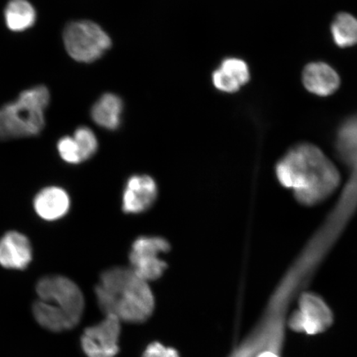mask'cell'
<instances>
[{"instance_id": "21", "label": "cell", "mask_w": 357, "mask_h": 357, "mask_svg": "<svg viewBox=\"0 0 357 357\" xmlns=\"http://www.w3.org/2000/svg\"><path fill=\"white\" fill-rule=\"evenodd\" d=\"M142 357H180L176 350L165 347L160 342H153L146 347Z\"/></svg>"}, {"instance_id": "15", "label": "cell", "mask_w": 357, "mask_h": 357, "mask_svg": "<svg viewBox=\"0 0 357 357\" xmlns=\"http://www.w3.org/2000/svg\"><path fill=\"white\" fill-rule=\"evenodd\" d=\"M8 28L13 32H22L31 28L36 20V12L26 0H11L4 12Z\"/></svg>"}, {"instance_id": "8", "label": "cell", "mask_w": 357, "mask_h": 357, "mask_svg": "<svg viewBox=\"0 0 357 357\" xmlns=\"http://www.w3.org/2000/svg\"><path fill=\"white\" fill-rule=\"evenodd\" d=\"M121 321L114 315H106L100 324L84 330L82 350L88 357H116L119 352Z\"/></svg>"}, {"instance_id": "12", "label": "cell", "mask_w": 357, "mask_h": 357, "mask_svg": "<svg viewBox=\"0 0 357 357\" xmlns=\"http://www.w3.org/2000/svg\"><path fill=\"white\" fill-rule=\"evenodd\" d=\"M303 80L307 89L320 96L332 95L340 84L336 71L323 62L307 65L303 70Z\"/></svg>"}, {"instance_id": "5", "label": "cell", "mask_w": 357, "mask_h": 357, "mask_svg": "<svg viewBox=\"0 0 357 357\" xmlns=\"http://www.w3.org/2000/svg\"><path fill=\"white\" fill-rule=\"evenodd\" d=\"M36 291L40 301L51 303L68 317L74 327L82 318L84 298L77 284L66 276L47 275L40 279Z\"/></svg>"}, {"instance_id": "7", "label": "cell", "mask_w": 357, "mask_h": 357, "mask_svg": "<svg viewBox=\"0 0 357 357\" xmlns=\"http://www.w3.org/2000/svg\"><path fill=\"white\" fill-rule=\"evenodd\" d=\"M333 323V314L322 298L314 293L302 292L298 296V310L294 312L287 325L294 332L316 335L328 330Z\"/></svg>"}, {"instance_id": "13", "label": "cell", "mask_w": 357, "mask_h": 357, "mask_svg": "<svg viewBox=\"0 0 357 357\" xmlns=\"http://www.w3.org/2000/svg\"><path fill=\"white\" fill-rule=\"evenodd\" d=\"M122 112L121 99L114 93H105L93 106L91 116L93 122L99 126L115 130L121 123Z\"/></svg>"}, {"instance_id": "14", "label": "cell", "mask_w": 357, "mask_h": 357, "mask_svg": "<svg viewBox=\"0 0 357 357\" xmlns=\"http://www.w3.org/2000/svg\"><path fill=\"white\" fill-rule=\"evenodd\" d=\"M33 312L36 321L48 331L60 333L75 328L65 312L51 303L36 301Z\"/></svg>"}, {"instance_id": "19", "label": "cell", "mask_w": 357, "mask_h": 357, "mask_svg": "<svg viewBox=\"0 0 357 357\" xmlns=\"http://www.w3.org/2000/svg\"><path fill=\"white\" fill-rule=\"evenodd\" d=\"M57 149L62 160L67 163L77 165L83 162L79 146L73 137L61 138L57 144Z\"/></svg>"}, {"instance_id": "16", "label": "cell", "mask_w": 357, "mask_h": 357, "mask_svg": "<svg viewBox=\"0 0 357 357\" xmlns=\"http://www.w3.org/2000/svg\"><path fill=\"white\" fill-rule=\"evenodd\" d=\"M332 33L339 47L354 46L357 43V20L348 13L338 15L333 22Z\"/></svg>"}, {"instance_id": "17", "label": "cell", "mask_w": 357, "mask_h": 357, "mask_svg": "<svg viewBox=\"0 0 357 357\" xmlns=\"http://www.w3.org/2000/svg\"><path fill=\"white\" fill-rule=\"evenodd\" d=\"M73 137L79 146L83 162L91 159L97 153L99 144H98L95 133L91 128L87 127L79 128L75 132Z\"/></svg>"}, {"instance_id": "18", "label": "cell", "mask_w": 357, "mask_h": 357, "mask_svg": "<svg viewBox=\"0 0 357 357\" xmlns=\"http://www.w3.org/2000/svg\"><path fill=\"white\" fill-rule=\"evenodd\" d=\"M220 68L238 83L241 87L250 79V71L247 63L238 58H227L222 62Z\"/></svg>"}, {"instance_id": "6", "label": "cell", "mask_w": 357, "mask_h": 357, "mask_svg": "<svg viewBox=\"0 0 357 357\" xmlns=\"http://www.w3.org/2000/svg\"><path fill=\"white\" fill-rule=\"evenodd\" d=\"M171 244L160 236H142L133 241L128 260L134 273L150 282L160 279L167 271V263L160 257L168 252Z\"/></svg>"}, {"instance_id": "22", "label": "cell", "mask_w": 357, "mask_h": 357, "mask_svg": "<svg viewBox=\"0 0 357 357\" xmlns=\"http://www.w3.org/2000/svg\"><path fill=\"white\" fill-rule=\"evenodd\" d=\"M255 357H280V354L271 351H265L261 352V354H259Z\"/></svg>"}, {"instance_id": "4", "label": "cell", "mask_w": 357, "mask_h": 357, "mask_svg": "<svg viewBox=\"0 0 357 357\" xmlns=\"http://www.w3.org/2000/svg\"><path fill=\"white\" fill-rule=\"evenodd\" d=\"M68 54L79 62L95 61L111 47V39L101 26L91 21L70 22L63 33Z\"/></svg>"}, {"instance_id": "2", "label": "cell", "mask_w": 357, "mask_h": 357, "mask_svg": "<svg viewBox=\"0 0 357 357\" xmlns=\"http://www.w3.org/2000/svg\"><path fill=\"white\" fill-rule=\"evenodd\" d=\"M100 309L128 324H142L153 315L155 298L149 282L130 267L114 266L100 275L96 287Z\"/></svg>"}, {"instance_id": "3", "label": "cell", "mask_w": 357, "mask_h": 357, "mask_svg": "<svg viewBox=\"0 0 357 357\" xmlns=\"http://www.w3.org/2000/svg\"><path fill=\"white\" fill-rule=\"evenodd\" d=\"M50 102L47 87L22 92L15 102L0 109V141L38 135L45 127L44 111Z\"/></svg>"}, {"instance_id": "20", "label": "cell", "mask_w": 357, "mask_h": 357, "mask_svg": "<svg viewBox=\"0 0 357 357\" xmlns=\"http://www.w3.org/2000/svg\"><path fill=\"white\" fill-rule=\"evenodd\" d=\"M213 82L214 86L222 92L234 93L238 91L241 88L238 83L235 82L233 79L230 78L229 75L220 68L214 71L213 74Z\"/></svg>"}, {"instance_id": "11", "label": "cell", "mask_w": 357, "mask_h": 357, "mask_svg": "<svg viewBox=\"0 0 357 357\" xmlns=\"http://www.w3.org/2000/svg\"><path fill=\"white\" fill-rule=\"evenodd\" d=\"M33 206L38 215L46 221H55L66 216L70 207L67 192L57 186L46 187L36 195Z\"/></svg>"}, {"instance_id": "10", "label": "cell", "mask_w": 357, "mask_h": 357, "mask_svg": "<svg viewBox=\"0 0 357 357\" xmlns=\"http://www.w3.org/2000/svg\"><path fill=\"white\" fill-rule=\"evenodd\" d=\"M32 260V245L25 235L11 231L0 238V265L3 267L24 270Z\"/></svg>"}, {"instance_id": "9", "label": "cell", "mask_w": 357, "mask_h": 357, "mask_svg": "<svg viewBox=\"0 0 357 357\" xmlns=\"http://www.w3.org/2000/svg\"><path fill=\"white\" fill-rule=\"evenodd\" d=\"M158 197V186L149 175H133L127 178L122 195V209L125 213H144Z\"/></svg>"}, {"instance_id": "1", "label": "cell", "mask_w": 357, "mask_h": 357, "mask_svg": "<svg viewBox=\"0 0 357 357\" xmlns=\"http://www.w3.org/2000/svg\"><path fill=\"white\" fill-rule=\"evenodd\" d=\"M281 185L291 189L298 202L312 206L329 197L340 184L337 168L319 147L294 146L275 167Z\"/></svg>"}]
</instances>
